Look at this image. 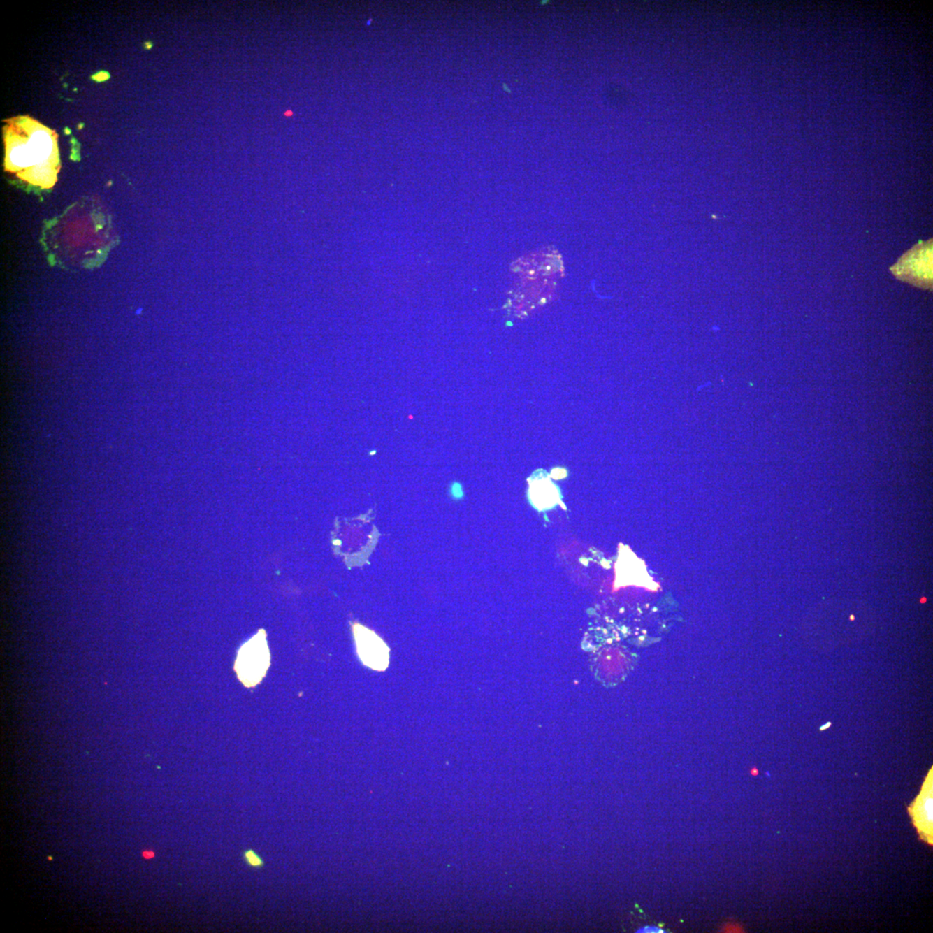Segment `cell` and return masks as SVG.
<instances>
[{
  "label": "cell",
  "mask_w": 933,
  "mask_h": 933,
  "mask_svg": "<svg viewBox=\"0 0 933 933\" xmlns=\"http://www.w3.org/2000/svg\"><path fill=\"white\" fill-rule=\"evenodd\" d=\"M29 129L30 136L17 137L15 140L9 142L6 147V166H10V171H23L27 169L20 178L33 184L50 187L56 181L57 171L55 166L58 164L57 148L56 141L52 137V131L46 127L36 124Z\"/></svg>",
  "instance_id": "1"
},
{
  "label": "cell",
  "mask_w": 933,
  "mask_h": 933,
  "mask_svg": "<svg viewBox=\"0 0 933 933\" xmlns=\"http://www.w3.org/2000/svg\"><path fill=\"white\" fill-rule=\"evenodd\" d=\"M897 279L928 289L932 283V240L922 243L907 252L891 268Z\"/></svg>",
  "instance_id": "2"
},
{
  "label": "cell",
  "mask_w": 933,
  "mask_h": 933,
  "mask_svg": "<svg viewBox=\"0 0 933 933\" xmlns=\"http://www.w3.org/2000/svg\"><path fill=\"white\" fill-rule=\"evenodd\" d=\"M269 652L266 639L261 632L240 649L236 661L239 678L246 686H255L269 667Z\"/></svg>",
  "instance_id": "3"
},
{
  "label": "cell",
  "mask_w": 933,
  "mask_h": 933,
  "mask_svg": "<svg viewBox=\"0 0 933 933\" xmlns=\"http://www.w3.org/2000/svg\"><path fill=\"white\" fill-rule=\"evenodd\" d=\"M359 656L368 667L382 671L389 665V647L369 629L356 625L354 628Z\"/></svg>",
  "instance_id": "4"
},
{
  "label": "cell",
  "mask_w": 933,
  "mask_h": 933,
  "mask_svg": "<svg viewBox=\"0 0 933 933\" xmlns=\"http://www.w3.org/2000/svg\"><path fill=\"white\" fill-rule=\"evenodd\" d=\"M244 861L249 867L254 869H261L265 865L264 860L259 856L254 850H247L244 852Z\"/></svg>",
  "instance_id": "5"
},
{
  "label": "cell",
  "mask_w": 933,
  "mask_h": 933,
  "mask_svg": "<svg viewBox=\"0 0 933 933\" xmlns=\"http://www.w3.org/2000/svg\"><path fill=\"white\" fill-rule=\"evenodd\" d=\"M642 930H643V931H639V932H652V933H654V932H663V931H661V929H660V928H658V927H644V928L642 929Z\"/></svg>",
  "instance_id": "6"
},
{
  "label": "cell",
  "mask_w": 933,
  "mask_h": 933,
  "mask_svg": "<svg viewBox=\"0 0 933 933\" xmlns=\"http://www.w3.org/2000/svg\"><path fill=\"white\" fill-rule=\"evenodd\" d=\"M142 856L145 859H151L154 858L155 853L152 851H144L142 853Z\"/></svg>",
  "instance_id": "7"
},
{
  "label": "cell",
  "mask_w": 933,
  "mask_h": 933,
  "mask_svg": "<svg viewBox=\"0 0 933 933\" xmlns=\"http://www.w3.org/2000/svg\"><path fill=\"white\" fill-rule=\"evenodd\" d=\"M52 859H53V858H50V856L49 860H52Z\"/></svg>",
  "instance_id": "8"
}]
</instances>
